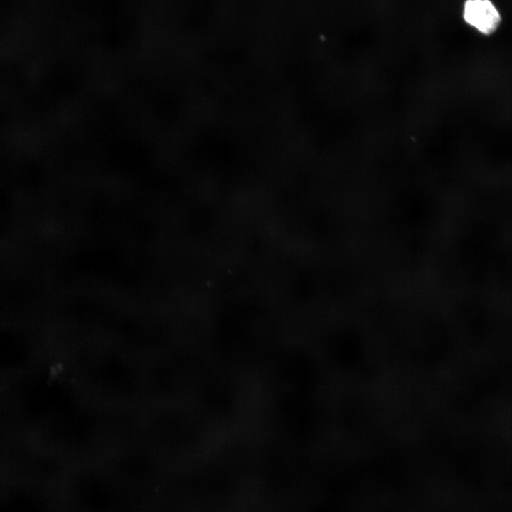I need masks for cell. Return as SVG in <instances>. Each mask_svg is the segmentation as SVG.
<instances>
[{"label": "cell", "mask_w": 512, "mask_h": 512, "mask_svg": "<svg viewBox=\"0 0 512 512\" xmlns=\"http://www.w3.org/2000/svg\"><path fill=\"white\" fill-rule=\"evenodd\" d=\"M464 18L469 24L484 34L493 33L501 21L498 11L488 0L467 1L464 8Z\"/></svg>", "instance_id": "1"}]
</instances>
